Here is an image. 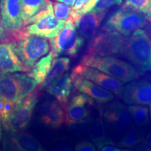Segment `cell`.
Listing matches in <instances>:
<instances>
[{
	"label": "cell",
	"instance_id": "1",
	"mask_svg": "<svg viewBox=\"0 0 151 151\" xmlns=\"http://www.w3.org/2000/svg\"><path fill=\"white\" fill-rule=\"evenodd\" d=\"M120 55L131 62L141 74L151 70V39L142 29L126 37Z\"/></svg>",
	"mask_w": 151,
	"mask_h": 151
},
{
	"label": "cell",
	"instance_id": "2",
	"mask_svg": "<svg viewBox=\"0 0 151 151\" xmlns=\"http://www.w3.org/2000/svg\"><path fill=\"white\" fill-rule=\"evenodd\" d=\"M81 64L94 68L123 83L131 82L142 75L131 64L111 56L85 55Z\"/></svg>",
	"mask_w": 151,
	"mask_h": 151
},
{
	"label": "cell",
	"instance_id": "3",
	"mask_svg": "<svg viewBox=\"0 0 151 151\" xmlns=\"http://www.w3.org/2000/svg\"><path fill=\"white\" fill-rule=\"evenodd\" d=\"M17 55L30 71L40 58L50 50V42L46 38L28 35L23 32L14 42Z\"/></svg>",
	"mask_w": 151,
	"mask_h": 151
},
{
	"label": "cell",
	"instance_id": "4",
	"mask_svg": "<svg viewBox=\"0 0 151 151\" xmlns=\"http://www.w3.org/2000/svg\"><path fill=\"white\" fill-rule=\"evenodd\" d=\"M66 21L59 20L55 16L51 2L26 22L24 32L28 35L50 39L58 35L65 27Z\"/></svg>",
	"mask_w": 151,
	"mask_h": 151
},
{
	"label": "cell",
	"instance_id": "5",
	"mask_svg": "<svg viewBox=\"0 0 151 151\" xmlns=\"http://www.w3.org/2000/svg\"><path fill=\"white\" fill-rule=\"evenodd\" d=\"M85 39L79 35L74 22L70 17L65 27L55 37L50 39V45L54 58L60 55L75 57L84 44Z\"/></svg>",
	"mask_w": 151,
	"mask_h": 151
},
{
	"label": "cell",
	"instance_id": "6",
	"mask_svg": "<svg viewBox=\"0 0 151 151\" xmlns=\"http://www.w3.org/2000/svg\"><path fill=\"white\" fill-rule=\"evenodd\" d=\"M148 23L142 14L123 6L109 17L103 28L128 37L137 29L146 27Z\"/></svg>",
	"mask_w": 151,
	"mask_h": 151
},
{
	"label": "cell",
	"instance_id": "7",
	"mask_svg": "<svg viewBox=\"0 0 151 151\" xmlns=\"http://www.w3.org/2000/svg\"><path fill=\"white\" fill-rule=\"evenodd\" d=\"M126 37L118 32L102 28L92 38L86 55L111 56L120 55Z\"/></svg>",
	"mask_w": 151,
	"mask_h": 151
},
{
	"label": "cell",
	"instance_id": "8",
	"mask_svg": "<svg viewBox=\"0 0 151 151\" xmlns=\"http://www.w3.org/2000/svg\"><path fill=\"white\" fill-rule=\"evenodd\" d=\"M39 90H35L21 101L15 105L2 126L5 132L22 130L27 127L31 121L33 111L38 101Z\"/></svg>",
	"mask_w": 151,
	"mask_h": 151
},
{
	"label": "cell",
	"instance_id": "9",
	"mask_svg": "<svg viewBox=\"0 0 151 151\" xmlns=\"http://www.w3.org/2000/svg\"><path fill=\"white\" fill-rule=\"evenodd\" d=\"M0 14L6 33L12 36L15 40L23 32L24 28L20 0H1Z\"/></svg>",
	"mask_w": 151,
	"mask_h": 151
},
{
	"label": "cell",
	"instance_id": "10",
	"mask_svg": "<svg viewBox=\"0 0 151 151\" xmlns=\"http://www.w3.org/2000/svg\"><path fill=\"white\" fill-rule=\"evenodd\" d=\"M102 118L107 129L113 134L121 135L132 126V118L127 107L116 101L111 103L102 110Z\"/></svg>",
	"mask_w": 151,
	"mask_h": 151
},
{
	"label": "cell",
	"instance_id": "11",
	"mask_svg": "<svg viewBox=\"0 0 151 151\" xmlns=\"http://www.w3.org/2000/svg\"><path fill=\"white\" fill-rule=\"evenodd\" d=\"M70 74L71 78L81 77L86 78L117 96H121L123 83L97 69L79 64L73 68Z\"/></svg>",
	"mask_w": 151,
	"mask_h": 151
},
{
	"label": "cell",
	"instance_id": "12",
	"mask_svg": "<svg viewBox=\"0 0 151 151\" xmlns=\"http://www.w3.org/2000/svg\"><path fill=\"white\" fill-rule=\"evenodd\" d=\"M2 148L4 151H47L35 138L23 129L5 132Z\"/></svg>",
	"mask_w": 151,
	"mask_h": 151
},
{
	"label": "cell",
	"instance_id": "13",
	"mask_svg": "<svg viewBox=\"0 0 151 151\" xmlns=\"http://www.w3.org/2000/svg\"><path fill=\"white\" fill-rule=\"evenodd\" d=\"M94 104L93 99L83 93L73 94L65 109V122L71 126L85 120L90 116Z\"/></svg>",
	"mask_w": 151,
	"mask_h": 151
},
{
	"label": "cell",
	"instance_id": "14",
	"mask_svg": "<svg viewBox=\"0 0 151 151\" xmlns=\"http://www.w3.org/2000/svg\"><path fill=\"white\" fill-rule=\"evenodd\" d=\"M121 97L130 105L151 104V83L147 81H134L123 87Z\"/></svg>",
	"mask_w": 151,
	"mask_h": 151
},
{
	"label": "cell",
	"instance_id": "15",
	"mask_svg": "<svg viewBox=\"0 0 151 151\" xmlns=\"http://www.w3.org/2000/svg\"><path fill=\"white\" fill-rule=\"evenodd\" d=\"M30 71L17 55L13 43H0V73Z\"/></svg>",
	"mask_w": 151,
	"mask_h": 151
},
{
	"label": "cell",
	"instance_id": "16",
	"mask_svg": "<svg viewBox=\"0 0 151 151\" xmlns=\"http://www.w3.org/2000/svg\"><path fill=\"white\" fill-rule=\"evenodd\" d=\"M71 80L73 88L76 90L89 96L98 103L105 104L114 99V95L112 92L88 79L81 77H75L71 78Z\"/></svg>",
	"mask_w": 151,
	"mask_h": 151
},
{
	"label": "cell",
	"instance_id": "17",
	"mask_svg": "<svg viewBox=\"0 0 151 151\" xmlns=\"http://www.w3.org/2000/svg\"><path fill=\"white\" fill-rule=\"evenodd\" d=\"M104 16L91 10L74 19L70 18L74 22L79 35L84 39H90L97 34Z\"/></svg>",
	"mask_w": 151,
	"mask_h": 151
},
{
	"label": "cell",
	"instance_id": "18",
	"mask_svg": "<svg viewBox=\"0 0 151 151\" xmlns=\"http://www.w3.org/2000/svg\"><path fill=\"white\" fill-rule=\"evenodd\" d=\"M65 111L58 101L48 100L41 106L40 118L47 127L58 129L65 122Z\"/></svg>",
	"mask_w": 151,
	"mask_h": 151
},
{
	"label": "cell",
	"instance_id": "19",
	"mask_svg": "<svg viewBox=\"0 0 151 151\" xmlns=\"http://www.w3.org/2000/svg\"><path fill=\"white\" fill-rule=\"evenodd\" d=\"M89 119L88 134L90 139L97 147V149H101L102 147L108 145H113V141L108 136L104 124L102 111L99 110L98 116Z\"/></svg>",
	"mask_w": 151,
	"mask_h": 151
},
{
	"label": "cell",
	"instance_id": "20",
	"mask_svg": "<svg viewBox=\"0 0 151 151\" xmlns=\"http://www.w3.org/2000/svg\"><path fill=\"white\" fill-rule=\"evenodd\" d=\"M73 83L71 74L66 73L46 88V91L56 98L58 102L64 109L69 102Z\"/></svg>",
	"mask_w": 151,
	"mask_h": 151
},
{
	"label": "cell",
	"instance_id": "21",
	"mask_svg": "<svg viewBox=\"0 0 151 151\" xmlns=\"http://www.w3.org/2000/svg\"><path fill=\"white\" fill-rule=\"evenodd\" d=\"M0 100L14 105L20 102L18 85L12 73H0Z\"/></svg>",
	"mask_w": 151,
	"mask_h": 151
},
{
	"label": "cell",
	"instance_id": "22",
	"mask_svg": "<svg viewBox=\"0 0 151 151\" xmlns=\"http://www.w3.org/2000/svg\"><path fill=\"white\" fill-rule=\"evenodd\" d=\"M70 59L68 58H57L52 60L51 67L46 78L41 84V89H46L48 86L58 81L69 70Z\"/></svg>",
	"mask_w": 151,
	"mask_h": 151
},
{
	"label": "cell",
	"instance_id": "23",
	"mask_svg": "<svg viewBox=\"0 0 151 151\" xmlns=\"http://www.w3.org/2000/svg\"><path fill=\"white\" fill-rule=\"evenodd\" d=\"M53 59V54L50 51L48 55L41 58L35 64L32 68V71L28 73V76L32 78L37 84H41L48 74Z\"/></svg>",
	"mask_w": 151,
	"mask_h": 151
},
{
	"label": "cell",
	"instance_id": "24",
	"mask_svg": "<svg viewBox=\"0 0 151 151\" xmlns=\"http://www.w3.org/2000/svg\"><path fill=\"white\" fill-rule=\"evenodd\" d=\"M20 1L24 27L26 22L29 18L43 10L51 3L50 0H20Z\"/></svg>",
	"mask_w": 151,
	"mask_h": 151
},
{
	"label": "cell",
	"instance_id": "25",
	"mask_svg": "<svg viewBox=\"0 0 151 151\" xmlns=\"http://www.w3.org/2000/svg\"><path fill=\"white\" fill-rule=\"evenodd\" d=\"M13 75L18 85L19 100L21 101L37 88L38 84L32 78L29 77L28 74L16 72L13 73Z\"/></svg>",
	"mask_w": 151,
	"mask_h": 151
},
{
	"label": "cell",
	"instance_id": "26",
	"mask_svg": "<svg viewBox=\"0 0 151 151\" xmlns=\"http://www.w3.org/2000/svg\"><path fill=\"white\" fill-rule=\"evenodd\" d=\"M144 136L145 132L142 130L129 129L118 141L117 146L123 148H133L141 142Z\"/></svg>",
	"mask_w": 151,
	"mask_h": 151
},
{
	"label": "cell",
	"instance_id": "27",
	"mask_svg": "<svg viewBox=\"0 0 151 151\" xmlns=\"http://www.w3.org/2000/svg\"><path fill=\"white\" fill-rule=\"evenodd\" d=\"M132 120L138 126L144 127L149 122V111L143 105H130L127 107Z\"/></svg>",
	"mask_w": 151,
	"mask_h": 151
},
{
	"label": "cell",
	"instance_id": "28",
	"mask_svg": "<svg viewBox=\"0 0 151 151\" xmlns=\"http://www.w3.org/2000/svg\"><path fill=\"white\" fill-rule=\"evenodd\" d=\"M124 7L141 13L151 21V0H124Z\"/></svg>",
	"mask_w": 151,
	"mask_h": 151
},
{
	"label": "cell",
	"instance_id": "29",
	"mask_svg": "<svg viewBox=\"0 0 151 151\" xmlns=\"http://www.w3.org/2000/svg\"><path fill=\"white\" fill-rule=\"evenodd\" d=\"M99 0H76L72 6L70 17L74 19L81 15L92 10Z\"/></svg>",
	"mask_w": 151,
	"mask_h": 151
},
{
	"label": "cell",
	"instance_id": "30",
	"mask_svg": "<svg viewBox=\"0 0 151 151\" xmlns=\"http://www.w3.org/2000/svg\"><path fill=\"white\" fill-rule=\"evenodd\" d=\"M52 4L55 16L59 20H67L72 12V6L60 1H55Z\"/></svg>",
	"mask_w": 151,
	"mask_h": 151
},
{
	"label": "cell",
	"instance_id": "31",
	"mask_svg": "<svg viewBox=\"0 0 151 151\" xmlns=\"http://www.w3.org/2000/svg\"><path fill=\"white\" fill-rule=\"evenodd\" d=\"M123 0H99L92 11L105 16L107 11L113 6L122 4Z\"/></svg>",
	"mask_w": 151,
	"mask_h": 151
},
{
	"label": "cell",
	"instance_id": "32",
	"mask_svg": "<svg viewBox=\"0 0 151 151\" xmlns=\"http://www.w3.org/2000/svg\"><path fill=\"white\" fill-rule=\"evenodd\" d=\"M55 151H73L72 141L69 137H58L55 143Z\"/></svg>",
	"mask_w": 151,
	"mask_h": 151
},
{
	"label": "cell",
	"instance_id": "33",
	"mask_svg": "<svg viewBox=\"0 0 151 151\" xmlns=\"http://www.w3.org/2000/svg\"><path fill=\"white\" fill-rule=\"evenodd\" d=\"M137 146V151H151V132L143 137Z\"/></svg>",
	"mask_w": 151,
	"mask_h": 151
},
{
	"label": "cell",
	"instance_id": "34",
	"mask_svg": "<svg viewBox=\"0 0 151 151\" xmlns=\"http://www.w3.org/2000/svg\"><path fill=\"white\" fill-rule=\"evenodd\" d=\"M73 151H98L93 143L88 141H81L74 147Z\"/></svg>",
	"mask_w": 151,
	"mask_h": 151
},
{
	"label": "cell",
	"instance_id": "35",
	"mask_svg": "<svg viewBox=\"0 0 151 151\" xmlns=\"http://www.w3.org/2000/svg\"><path fill=\"white\" fill-rule=\"evenodd\" d=\"M8 40V37L6 36L2 22H1V14H0V41H5Z\"/></svg>",
	"mask_w": 151,
	"mask_h": 151
},
{
	"label": "cell",
	"instance_id": "36",
	"mask_svg": "<svg viewBox=\"0 0 151 151\" xmlns=\"http://www.w3.org/2000/svg\"><path fill=\"white\" fill-rule=\"evenodd\" d=\"M146 27H147V33H148L149 37H150L151 39V21L148 22V23L146 25Z\"/></svg>",
	"mask_w": 151,
	"mask_h": 151
},
{
	"label": "cell",
	"instance_id": "37",
	"mask_svg": "<svg viewBox=\"0 0 151 151\" xmlns=\"http://www.w3.org/2000/svg\"><path fill=\"white\" fill-rule=\"evenodd\" d=\"M2 122H1V118H0V142L2 140L3 138V132H2Z\"/></svg>",
	"mask_w": 151,
	"mask_h": 151
},
{
	"label": "cell",
	"instance_id": "38",
	"mask_svg": "<svg viewBox=\"0 0 151 151\" xmlns=\"http://www.w3.org/2000/svg\"><path fill=\"white\" fill-rule=\"evenodd\" d=\"M149 111H150V116L151 119V104H150V109H149Z\"/></svg>",
	"mask_w": 151,
	"mask_h": 151
},
{
	"label": "cell",
	"instance_id": "39",
	"mask_svg": "<svg viewBox=\"0 0 151 151\" xmlns=\"http://www.w3.org/2000/svg\"><path fill=\"white\" fill-rule=\"evenodd\" d=\"M120 151H132V150H128V149H123V150H120Z\"/></svg>",
	"mask_w": 151,
	"mask_h": 151
},
{
	"label": "cell",
	"instance_id": "40",
	"mask_svg": "<svg viewBox=\"0 0 151 151\" xmlns=\"http://www.w3.org/2000/svg\"><path fill=\"white\" fill-rule=\"evenodd\" d=\"M0 151H4V150H0Z\"/></svg>",
	"mask_w": 151,
	"mask_h": 151
}]
</instances>
